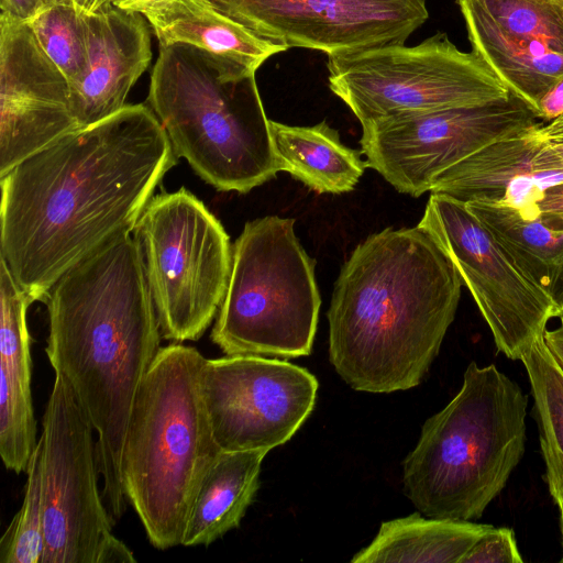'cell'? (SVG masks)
I'll return each mask as SVG.
<instances>
[{
	"label": "cell",
	"instance_id": "8992f818",
	"mask_svg": "<svg viewBox=\"0 0 563 563\" xmlns=\"http://www.w3.org/2000/svg\"><path fill=\"white\" fill-rule=\"evenodd\" d=\"M147 102L177 158L217 190L246 194L279 172L255 77L213 55L159 45Z\"/></svg>",
	"mask_w": 563,
	"mask_h": 563
},
{
	"label": "cell",
	"instance_id": "ffe728a7",
	"mask_svg": "<svg viewBox=\"0 0 563 563\" xmlns=\"http://www.w3.org/2000/svg\"><path fill=\"white\" fill-rule=\"evenodd\" d=\"M465 203L520 273L542 289L560 312L563 309V214L526 216L501 202Z\"/></svg>",
	"mask_w": 563,
	"mask_h": 563
},
{
	"label": "cell",
	"instance_id": "83f0119b",
	"mask_svg": "<svg viewBox=\"0 0 563 563\" xmlns=\"http://www.w3.org/2000/svg\"><path fill=\"white\" fill-rule=\"evenodd\" d=\"M511 528H490L462 558L461 563H522Z\"/></svg>",
	"mask_w": 563,
	"mask_h": 563
},
{
	"label": "cell",
	"instance_id": "1f68e13d",
	"mask_svg": "<svg viewBox=\"0 0 563 563\" xmlns=\"http://www.w3.org/2000/svg\"><path fill=\"white\" fill-rule=\"evenodd\" d=\"M534 212L563 214V181L540 190L534 202Z\"/></svg>",
	"mask_w": 563,
	"mask_h": 563
},
{
	"label": "cell",
	"instance_id": "9a60e30c",
	"mask_svg": "<svg viewBox=\"0 0 563 563\" xmlns=\"http://www.w3.org/2000/svg\"><path fill=\"white\" fill-rule=\"evenodd\" d=\"M70 85L29 23L0 15V178L79 130Z\"/></svg>",
	"mask_w": 563,
	"mask_h": 563
},
{
	"label": "cell",
	"instance_id": "ac0fdd59",
	"mask_svg": "<svg viewBox=\"0 0 563 563\" xmlns=\"http://www.w3.org/2000/svg\"><path fill=\"white\" fill-rule=\"evenodd\" d=\"M0 455L7 470L25 472L36 446L31 393V335L26 311L32 303L0 258Z\"/></svg>",
	"mask_w": 563,
	"mask_h": 563
},
{
	"label": "cell",
	"instance_id": "e0dca14e",
	"mask_svg": "<svg viewBox=\"0 0 563 563\" xmlns=\"http://www.w3.org/2000/svg\"><path fill=\"white\" fill-rule=\"evenodd\" d=\"M88 62L73 86L71 106L80 129L120 111L152 59L151 36L141 14L112 3L86 16Z\"/></svg>",
	"mask_w": 563,
	"mask_h": 563
},
{
	"label": "cell",
	"instance_id": "7402d4cb",
	"mask_svg": "<svg viewBox=\"0 0 563 563\" xmlns=\"http://www.w3.org/2000/svg\"><path fill=\"white\" fill-rule=\"evenodd\" d=\"M269 128L278 170L319 194L352 191L367 167L362 151L343 144L325 121L299 126L269 120Z\"/></svg>",
	"mask_w": 563,
	"mask_h": 563
},
{
	"label": "cell",
	"instance_id": "484cf974",
	"mask_svg": "<svg viewBox=\"0 0 563 563\" xmlns=\"http://www.w3.org/2000/svg\"><path fill=\"white\" fill-rule=\"evenodd\" d=\"M38 44L75 85L88 62L86 16L57 0H46L43 10L29 22Z\"/></svg>",
	"mask_w": 563,
	"mask_h": 563
},
{
	"label": "cell",
	"instance_id": "44dd1931",
	"mask_svg": "<svg viewBox=\"0 0 563 563\" xmlns=\"http://www.w3.org/2000/svg\"><path fill=\"white\" fill-rule=\"evenodd\" d=\"M267 451H221L192 503L181 545L208 547L240 526L260 488Z\"/></svg>",
	"mask_w": 563,
	"mask_h": 563
},
{
	"label": "cell",
	"instance_id": "4dcf8cb0",
	"mask_svg": "<svg viewBox=\"0 0 563 563\" xmlns=\"http://www.w3.org/2000/svg\"><path fill=\"white\" fill-rule=\"evenodd\" d=\"M537 113L543 122H549L563 113V77L542 97Z\"/></svg>",
	"mask_w": 563,
	"mask_h": 563
},
{
	"label": "cell",
	"instance_id": "ba28073f",
	"mask_svg": "<svg viewBox=\"0 0 563 563\" xmlns=\"http://www.w3.org/2000/svg\"><path fill=\"white\" fill-rule=\"evenodd\" d=\"M162 339L199 340L224 299L233 247L221 222L186 188L153 196L133 229Z\"/></svg>",
	"mask_w": 563,
	"mask_h": 563
},
{
	"label": "cell",
	"instance_id": "3957f363",
	"mask_svg": "<svg viewBox=\"0 0 563 563\" xmlns=\"http://www.w3.org/2000/svg\"><path fill=\"white\" fill-rule=\"evenodd\" d=\"M462 284L419 224L371 234L343 264L327 312L335 372L358 391L418 386L455 318Z\"/></svg>",
	"mask_w": 563,
	"mask_h": 563
},
{
	"label": "cell",
	"instance_id": "d590c367",
	"mask_svg": "<svg viewBox=\"0 0 563 563\" xmlns=\"http://www.w3.org/2000/svg\"><path fill=\"white\" fill-rule=\"evenodd\" d=\"M544 342L549 351L563 369V325L554 330H548L544 333Z\"/></svg>",
	"mask_w": 563,
	"mask_h": 563
},
{
	"label": "cell",
	"instance_id": "52a82bcc",
	"mask_svg": "<svg viewBox=\"0 0 563 563\" xmlns=\"http://www.w3.org/2000/svg\"><path fill=\"white\" fill-rule=\"evenodd\" d=\"M294 224L292 218L255 219L234 242L229 286L210 334L225 355L311 353L321 298L314 261Z\"/></svg>",
	"mask_w": 563,
	"mask_h": 563
},
{
	"label": "cell",
	"instance_id": "836d02e7",
	"mask_svg": "<svg viewBox=\"0 0 563 563\" xmlns=\"http://www.w3.org/2000/svg\"><path fill=\"white\" fill-rule=\"evenodd\" d=\"M173 1L175 0H112V4L123 11L142 14L147 18L162 11Z\"/></svg>",
	"mask_w": 563,
	"mask_h": 563
},
{
	"label": "cell",
	"instance_id": "cb8c5ba5",
	"mask_svg": "<svg viewBox=\"0 0 563 563\" xmlns=\"http://www.w3.org/2000/svg\"><path fill=\"white\" fill-rule=\"evenodd\" d=\"M532 126L495 141L437 176L430 192L463 202H501L519 177L531 176V163L541 146Z\"/></svg>",
	"mask_w": 563,
	"mask_h": 563
},
{
	"label": "cell",
	"instance_id": "2e32d148",
	"mask_svg": "<svg viewBox=\"0 0 563 563\" xmlns=\"http://www.w3.org/2000/svg\"><path fill=\"white\" fill-rule=\"evenodd\" d=\"M455 1L472 52L537 112L563 77V0Z\"/></svg>",
	"mask_w": 563,
	"mask_h": 563
},
{
	"label": "cell",
	"instance_id": "d6986e66",
	"mask_svg": "<svg viewBox=\"0 0 563 563\" xmlns=\"http://www.w3.org/2000/svg\"><path fill=\"white\" fill-rule=\"evenodd\" d=\"M159 45L187 44L223 60L246 77L287 47L228 16L211 0H175L146 18Z\"/></svg>",
	"mask_w": 563,
	"mask_h": 563
},
{
	"label": "cell",
	"instance_id": "5bb4252c",
	"mask_svg": "<svg viewBox=\"0 0 563 563\" xmlns=\"http://www.w3.org/2000/svg\"><path fill=\"white\" fill-rule=\"evenodd\" d=\"M211 1L264 38L328 56L405 44L429 18L427 0Z\"/></svg>",
	"mask_w": 563,
	"mask_h": 563
},
{
	"label": "cell",
	"instance_id": "d4e9b609",
	"mask_svg": "<svg viewBox=\"0 0 563 563\" xmlns=\"http://www.w3.org/2000/svg\"><path fill=\"white\" fill-rule=\"evenodd\" d=\"M530 382L545 481L555 504L563 501V369L544 339L521 358Z\"/></svg>",
	"mask_w": 563,
	"mask_h": 563
},
{
	"label": "cell",
	"instance_id": "f546056e",
	"mask_svg": "<svg viewBox=\"0 0 563 563\" xmlns=\"http://www.w3.org/2000/svg\"><path fill=\"white\" fill-rule=\"evenodd\" d=\"M46 0H1V12L29 23L45 7Z\"/></svg>",
	"mask_w": 563,
	"mask_h": 563
},
{
	"label": "cell",
	"instance_id": "7c38bea8",
	"mask_svg": "<svg viewBox=\"0 0 563 563\" xmlns=\"http://www.w3.org/2000/svg\"><path fill=\"white\" fill-rule=\"evenodd\" d=\"M456 268L486 321L497 351L519 360L558 317L552 299L525 277L463 201L431 192L418 223Z\"/></svg>",
	"mask_w": 563,
	"mask_h": 563
},
{
	"label": "cell",
	"instance_id": "277c9868",
	"mask_svg": "<svg viewBox=\"0 0 563 563\" xmlns=\"http://www.w3.org/2000/svg\"><path fill=\"white\" fill-rule=\"evenodd\" d=\"M206 357L194 346H162L141 383L122 450L128 503L151 544L181 545L198 488L221 450L202 391Z\"/></svg>",
	"mask_w": 563,
	"mask_h": 563
},
{
	"label": "cell",
	"instance_id": "e575fe53",
	"mask_svg": "<svg viewBox=\"0 0 563 563\" xmlns=\"http://www.w3.org/2000/svg\"><path fill=\"white\" fill-rule=\"evenodd\" d=\"M537 133L542 142L563 140V113L549 122H540Z\"/></svg>",
	"mask_w": 563,
	"mask_h": 563
},
{
	"label": "cell",
	"instance_id": "4fadbf2b",
	"mask_svg": "<svg viewBox=\"0 0 563 563\" xmlns=\"http://www.w3.org/2000/svg\"><path fill=\"white\" fill-rule=\"evenodd\" d=\"M319 383L306 368L257 355L206 358L202 391L221 451L269 452L312 412Z\"/></svg>",
	"mask_w": 563,
	"mask_h": 563
},
{
	"label": "cell",
	"instance_id": "603a6c76",
	"mask_svg": "<svg viewBox=\"0 0 563 563\" xmlns=\"http://www.w3.org/2000/svg\"><path fill=\"white\" fill-rule=\"evenodd\" d=\"M493 526L468 520L422 517L421 512L382 522L373 541L352 563H461Z\"/></svg>",
	"mask_w": 563,
	"mask_h": 563
},
{
	"label": "cell",
	"instance_id": "7a4b0ae2",
	"mask_svg": "<svg viewBox=\"0 0 563 563\" xmlns=\"http://www.w3.org/2000/svg\"><path fill=\"white\" fill-rule=\"evenodd\" d=\"M46 355L69 383L97 434L102 498L115 522L126 510L121 459L161 331L137 240L123 234L68 269L52 287Z\"/></svg>",
	"mask_w": 563,
	"mask_h": 563
},
{
	"label": "cell",
	"instance_id": "6da1fadb",
	"mask_svg": "<svg viewBox=\"0 0 563 563\" xmlns=\"http://www.w3.org/2000/svg\"><path fill=\"white\" fill-rule=\"evenodd\" d=\"M175 164L163 125L139 103L65 135L1 177V258L31 301L45 300L68 269L132 233Z\"/></svg>",
	"mask_w": 563,
	"mask_h": 563
},
{
	"label": "cell",
	"instance_id": "30bf717a",
	"mask_svg": "<svg viewBox=\"0 0 563 563\" xmlns=\"http://www.w3.org/2000/svg\"><path fill=\"white\" fill-rule=\"evenodd\" d=\"M93 427L60 374L42 418V563H97L114 534L99 490Z\"/></svg>",
	"mask_w": 563,
	"mask_h": 563
},
{
	"label": "cell",
	"instance_id": "f1b7e54d",
	"mask_svg": "<svg viewBox=\"0 0 563 563\" xmlns=\"http://www.w3.org/2000/svg\"><path fill=\"white\" fill-rule=\"evenodd\" d=\"M529 180L538 195L542 188L563 181V140L541 141L531 163Z\"/></svg>",
	"mask_w": 563,
	"mask_h": 563
},
{
	"label": "cell",
	"instance_id": "74e56055",
	"mask_svg": "<svg viewBox=\"0 0 563 563\" xmlns=\"http://www.w3.org/2000/svg\"><path fill=\"white\" fill-rule=\"evenodd\" d=\"M558 507L560 509V516H561V531H562V541H563V501L558 504ZM561 563H563V556L561 559Z\"/></svg>",
	"mask_w": 563,
	"mask_h": 563
},
{
	"label": "cell",
	"instance_id": "5b68a950",
	"mask_svg": "<svg viewBox=\"0 0 563 563\" xmlns=\"http://www.w3.org/2000/svg\"><path fill=\"white\" fill-rule=\"evenodd\" d=\"M528 397L495 364L471 362L454 398L430 417L402 462L404 493L432 518L477 520L526 449Z\"/></svg>",
	"mask_w": 563,
	"mask_h": 563
},
{
	"label": "cell",
	"instance_id": "9c48e42d",
	"mask_svg": "<svg viewBox=\"0 0 563 563\" xmlns=\"http://www.w3.org/2000/svg\"><path fill=\"white\" fill-rule=\"evenodd\" d=\"M328 82L361 124L472 106L510 91L474 52L438 32L417 45H384L328 56Z\"/></svg>",
	"mask_w": 563,
	"mask_h": 563
},
{
	"label": "cell",
	"instance_id": "8d00e7d4",
	"mask_svg": "<svg viewBox=\"0 0 563 563\" xmlns=\"http://www.w3.org/2000/svg\"><path fill=\"white\" fill-rule=\"evenodd\" d=\"M71 7L81 15L88 16L99 11L104 5L112 3V0H57Z\"/></svg>",
	"mask_w": 563,
	"mask_h": 563
},
{
	"label": "cell",
	"instance_id": "4316f807",
	"mask_svg": "<svg viewBox=\"0 0 563 563\" xmlns=\"http://www.w3.org/2000/svg\"><path fill=\"white\" fill-rule=\"evenodd\" d=\"M23 503L0 540L1 563H42L44 520L42 499V440L27 464Z\"/></svg>",
	"mask_w": 563,
	"mask_h": 563
},
{
	"label": "cell",
	"instance_id": "d6a6232c",
	"mask_svg": "<svg viewBox=\"0 0 563 563\" xmlns=\"http://www.w3.org/2000/svg\"><path fill=\"white\" fill-rule=\"evenodd\" d=\"M133 552L117 537L109 539L101 548L97 563H134Z\"/></svg>",
	"mask_w": 563,
	"mask_h": 563
},
{
	"label": "cell",
	"instance_id": "f35d334b",
	"mask_svg": "<svg viewBox=\"0 0 563 563\" xmlns=\"http://www.w3.org/2000/svg\"><path fill=\"white\" fill-rule=\"evenodd\" d=\"M561 321V324L563 325V309L559 312L558 317Z\"/></svg>",
	"mask_w": 563,
	"mask_h": 563
},
{
	"label": "cell",
	"instance_id": "8fae6325",
	"mask_svg": "<svg viewBox=\"0 0 563 563\" xmlns=\"http://www.w3.org/2000/svg\"><path fill=\"white\" fill-rule=\"evenodd\" d=\"M538 120L534 109L510 92L483 103L363 123L360 144L367 167L397 191L420 197L449 167Z\"/></svg>",
	"mask_w": 563,
	"mask_h": 563
}]
</instances>
